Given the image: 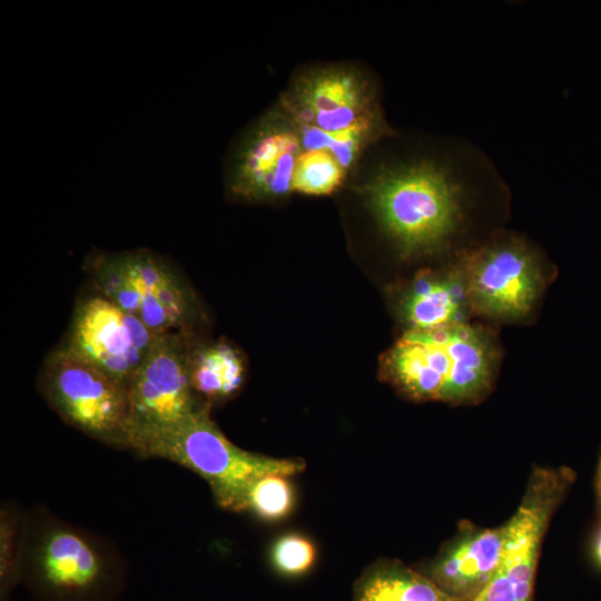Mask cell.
<instances>
[{"label":"cell","mask_w":601,"mask_h":601,"mask_svg":"<svg viewBox=\"0 0 601 601\" xmlns=\"http://www.w3.org/2000/svg\"><path fill=\"white\" fill-rule=\"evenodd\" d=\"M127 582L108 542L36 509L23 516L21 585L36 601H117Z\"/></svg>","instance_id":"3957f363"},{"label":"cell","mask_w":601,"mask_h":601,"mask_svg":"<svg viewBox=\"0 0 601 601\" xmlns=\"http://www.w3.org/2000/svg\"><path fill=\"white\" fill-rule=\"evenodd\" d=\"M97 294L141 321L154 333L191 331V290L165 257L146 248L89 256Z\"/></svg>","instance_id":"5b68a950"},{"label":"cell","mask_w":601,"mask_h":601,"mask_svg":"<svg viewBox=\"0 0 601 601\" xmlns=\"http://www.w3.org/2000/svg\"><path fill=\"white\" fill-rule=\"evenodd\" d=\"M297 126L347 135L388 125L371 72L353 62L300 67L275 102Z\"/></svg>","instance_id":"8992f818"},{"label":"cell","mask_w":601,"mask_h":601,"mask_svg":"<svg viewBox=\"0 0 601 601\" xmlns=\"http://www.w3.org/2000/svg\"><path fill=\"white\" fill-rule=\"evenodd\" d=\"M23 516L12 505L0 511V601H10L21 585Z\"/></svg>","instance_id":"ac0fdd59"},{"label":"cell","mask_w":601,"mask_h":601,"mask_svg":"<svg viewBox=\"0 0 601 601\" xmlns=\"http://www.w3.org/2000/svg\"><path fill=\"white\" fill-rule=\"evenodd\" d=\"M473 316L494 322L528 317L545 288L538 252L514 234L460 250Z\"/></svg>","instance_id":"ba28073f"},{"label":"cell","mask_w":601,"mask_h":601,"mask_svg":"<svg viewBox=\"0 0 601 601\" xmlns=\"http://www.w3.org/2000/svg\"><path fill=\"white\" fill-rule=\"evenodd\" d=\"M351 174L327 151L302 152L296 165L293 190L305 195H329L344 186Z\"/></svg>","instance_id":"e0dca14e"},{"label":"cell","mask_w":601,"mask_h":601,"mask_svg":"<svg viewBox=\"0 0 601 601\" xmlns=\"http://www.w3.org/2000/svg\"><path fill=\"white\" fill-rule=\"evenodd\" d=\"M398 312L408 329L470 323L473 312L460 252L443 267L418 273L403 289Z\"/></svg>","instance_id":"5bb4252c"},{"label":"cell","mask_w":601,"mask_h":601,"mask_svg":"<svg viewBox=\"0 0 601 601\" xmlns=\"http://www.w3.org/2000/svg\"><path fill=\"white\" fill-rule=\"evenodd\" d=\"M593 558L598 566L601 569V524L593 541Z\"/></svg>","instance_id":"7402d4cb"},{"label":"cell","mask_w":601,"mask_h":601,"mask_svg":"<svg viewBox=\"0 0 601 601\" xmlns=\"http://www.w3.org/2000/svg\"><path fill=\"white\" fill-rule=\"evenodd\" d=\"M302 155L294 122L274 104L233 140L224 161L228 197L245 203L284 198Z\"/></svg>","instance_id":"8fae6325"},{"label":"cell","mask_w":601,"mask_h":601,"mask_svg":"<svg viewBox=\"0 0 601 601\" xmlns=\"http://www.w3.org/2000/svg\"><path fill=\"white\" fill-rule=\"evenodd\" d=\"M500 356L496 333L470 322L407 329L382 366L388 382L410 398L474 405L490 394Z\"/></svg>","instance_id":"7a4b0ae2"},{"label":"cell","mask_w":601,"mask_h":601,"mask_svg":"<svg viewBox=\"0 0 601 601\" xmlns=\"http://www.w3.org/2000/svg\"><path fill=\"white\" fill-rule=\"evenodd\" d=\"M575 481L573 470L535 467L512 518L499 568L473 601H532L536 565L546 529Z\"/></svg>","instance_id":"9c48e42d"},{"label":"cell","mask_w":601,"mask_h":601,"mask_svg":"<svg viewBox=\"0 0 601 601\" xmlns=\"http://www.w3.org/2000/svg\"><path fill=\"white\" fill-rule=\"evenodd\" d=\"M290 476L267 474L258 479L249 489L245 511H252L267 521L285 518L294 505V490Z\"/></svg>","instance_id":"d6986e66"},{"label":"cell","mask_w":601,"mask_h":601,"mask_svg":"<svg viewBox=\"0 0 601 601\" xmlns=\"http://www.w3.org/2000/svg\"><path fill=\"white\" fill-rule=\"evenodd\" d=\"M245 367L239 353L227 343L194 346L190 339L188 374L195 395L210 405L235 394L244 381Z\"/></svg>","instance_id":"9a60e30c"},{"label":"cell","mask_w":601,"mask_h":601,"mask_svg":"<svg viewBox=\"0 0 601 601\" xmlns=\"http://www.w3.org/2000/svg\"><path fill=\"white\" fill-rule=\"evenodd\" d=\"M353 601H461L426 574L398 562H383L367 570L356 584Z\"/></svg>","instance_id":"2e32d148"},{"label":"cell","mask_w":601,"mask_h":601,"mask_svg":"<svg viewBox=\"0 0 601 601\" xmlns=\"http://www.w3.org/2000/svg\"><path fill=\"white\" fill-rule=\"evenodd\" d=\"M204 404L175 428L155 436L135 452L144 457L165 459L203 477L217 504L245 511L252 485L267 474L293 476L304 471L298 459H279L240 449L219 430Z\"/></svg>","instance_id":"277c9868"},{"label":"cell","mask_w":601,"mask_h":601,"mask_svg":"<svg viewBox=\"0 0 601 601\" xmlns=\"http://www.w3.org/2000/svg\"><path fill=\"white\" fill-rule=\"evenodd\" d=\"M594 489H595L598 505L601 511V451H600V455H599L598 464L595 469Z\"/></svg>","instance_id":"44dd1931"},{"label":"cell","mask_w":601,"mask_h":601,"mask_svg":"<svg viewBox=\"0 0 601 601\" xmlns=\"http://www.w3.org/2000/svg\"><path fill=\"white\" fill-rule=\"evenodd\" d=\"M158 336L137 317L96 294L75 309L63 347L129 387Z\"/></svg>","instance_id":"7c38bea8"},{"label":"cell","mask_w":601,"mask_h":601,"mask_svg":"<svg viewBox=\"0 0 601 601\" xmlns=\"http://www.w3.org/2000/svg\"><path fill=\"white\" fill-rule=\"evenodd\" d=\"M191 331L161 334L155 341L129 387L128 447L166 433L200 408L188 374Z\"/></svg>","instance_id":"30bf717a"},{"label":"cell","mask_w":601,"mask_h":601,"mask_svg":"<svg viewBox=\"0 0 601 601\" xmlns=\"http://www.w3.org/2000/svg\"><path fill=\"white\" fill-rule=\"evenodd\" d=\"M363 175L356 190L400 256L417 258L444 250L463 228L467 184L443 158L394 156L376 161Z\"/></svg>","instance_id":"6da1fadb"},{"label":"cell","mask_w":601,"mask_h":601,"mask_svg":"<svg viewBox=\"0 0 601 601\" xmlns=\"http://www.w3.org/2000/svg\"><path fill=\"white\" fill-rule=\"evenodd\" d=\"M504 538L505 524L480 528L464 523L426 575L450 595L473 601L499 568Z\"/></svg>","instance_id":"4fadbf2b"},{"label":"cell","mask_w":601,"mask_h":601,"mask_svg":"<svg viewBox=\"0 0 601 601\" xmlns=\"http://www.w3.org/2000/svg\"><path fill=\"white\" fill-rule=\"evenodd\" d=\"M316 559V549L312 541L298 533L280 536L273 545L270 560L274 568L287 577H297L307 572Z\"/></svg>","instance_id":"ffe728a7"},{"label":"cell","mask_w":601,"mask_h":601,"mask_svg":"<svg viewBox=\"0 0 601 601\" xmlns=\"http://www.w3.org/2000/svg\"><path fill=\"white\" fill-rule=\"evenodd\" d=\"M39 390L69 425L102 443L128 447V387L63 346L46 361Z\"/></svg>","instance_id":"52a82bcc"}]
</instances>
